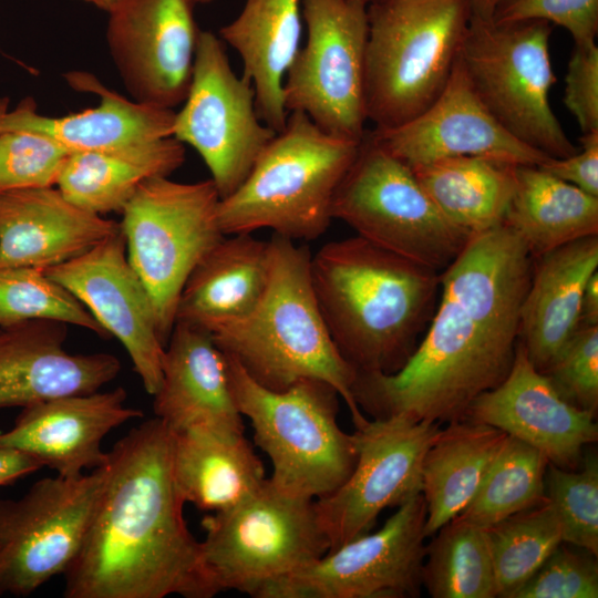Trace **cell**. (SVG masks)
Returning <instances> with one entry per match:
<instances>
[{"mask_svg": "<svg viewBox=\"0 0 598 598\" xmlns=\"http://www.w3.org/2000/svg\"><path fill=\"white\" fill-rule=\"evenodd\" d=\"M533 257L504 221L472 235L440 274L425 336L393 373L357 372L353 399L372 419L448 423L508 374Z\"/></svg>", "mask_w": 598, "mask_h": 598, "instance_id": "1", "label": "cell"}, {"mask_svg": "<svg viewBox=\"0 0 598 598\" xmlns=\"http://www.w3.org/2000/svg\"><path fill=\"white\" fill-rule=\"evenodd\" d=\"M172 431L144 421L107 452L104 483L65 598H210L217 595L187 527L172 473Z\"/></svg>", "mask_w": 598, "mask_h": 598, "instance_id": "2", "label": "cell"}, {"mask_svg": "<svg viewBox=\"0 0 598 598\" xmlns=\"http://www.w3.org/2000/svg\"><path fill=\"white\" fill-rule=\"evenodd\" d=\"M310 274L329 334L355 372L398 371L440 293V272L357 235L323 245L311 256Z\"/></svg>", "mask_w": 598, "mask_h": 598, "instance_id": "3", "label": "cell"}, {"mask_svg": "<svg viewBox=\"0 0 598 598\" xmlns=\"http://www.w3.org/2000/svg\"><path fill=\"white\" fill-rule=\"evenodd\" d=\"M270 277L260 301L245 317L210 332L260 385L281 391L300 379L331 384L346 402L354 427L367 417L357 405L355 370L341 357L326 327L311 283L307 246L272 234Z\"/></svg>", "mask_w": 598, "mask_h": 598, "instance_id": "4", "label": "cell"}, {"mask_svg": "<svg viewBox=\"0 0 598 598\" xmlns=\"http://www.w3.org/2000/svg\"><path fill=\"white\" fill-rule=\"evenodd\" d=\"M357 141L328 134L302 112L267 144L244 182L220 198L225 235L270 229L287 239L315 240L332 220L334 193L352 164Z\"/></svg>", "mask_w": 598, "mask_h": 598, "instance_id": "5", "label": "cell"}, {"mask_svg": "<svg viewBox=\"0 0 598 598\" xmlns=\"http://www.w3.org/2000/svg\"><path fill=\"white\" fill-rule=\"evenodd\" d=\"M365 104L375 127L403 124L445 87L472 0H375L367 6Z\"/></svg>", "mask_w": 598, "mask_h": 598, "instance_id": "6", "label": "cell"}, {"mask_svg": "<svg viewBox=\"0 0 598 598\" xmlns=\"http://www.w3.org/2000/svg\"><path fill=\"white\" fill-rule=\"evenodd\" d=\"M224 355L236 406L249 419L255 444L272 464L269 483L285 494L310 499L340 487L354 467L358 448L354 434L338 423L337 390L323 380L306 378L274 391Z\"/></svg>", "mask_w": 598, "mask_h": 598, "instance_id": "7", "label": "cell"}, {"mask_svg": "<svg viewBox=\"0 0 598 598\" xmlns=\"http://www.w3.org/2000/svg\"><path fill=\"white\" fill-rule=\"evenodd\" d=\"M551 30L539 20L499 24L473 14L458 58L481 102L511 135L546 156L564 158L579 147L549 102L556 81Z\"/></svg>", "mask_w": 598, "mask_h": 598, "instance_id": "8", "label": "cell"}, {"mask_svg": "<svg viewBox=\"0 0 598 598\" xmlns=\"http://www.w3.org/2000/svg\"><path fill=\"white\" fill-rule=\"evenodd\" d=\"M331 216L362 239L440 274L471 238L440 213L411 167L370 131L334 193Z\"/></svg>", "mask_w": 598, "mask_h": 598, "instance_id": "9", "label": "cell"}, {"mask_svg": "<svg viewBox=\"0 0 598 598\" xmlns=\"http://www.w3.org/2000/svg\"><path fill=\"white\" fill-rule=\"evenodd\" d=\"M209 179L181 183L169 176L143 182L122 210L128 260L145 286L166 346L183 287L204 256L226 235Z\"/></svg>", "mask_w": 598, "mask_h": 598, "instance_id": "10", "label": "cell"}, {"mask_svg": "<svg viewBox=\"0 0 598 598\" xmlns=\"http://www.w3.org/2000/svg\"><path fill=\"white\" fill-rule=\"evenodd\" d=\"M202 561L216 592L249 594L258 584L288 575L329 550L315 499L276 489L268 481L250 498L206 515Z\"/></svg>", "mask_w": 598, "mask_h": 598, "instance_id": "11", "label": "cell"}, {"mask_svg": "<svg viewBox=\"0 0 598 598\" xmlns=\"http://www.w3.org/2000/svg\"><path fill=\"white\" fill-rule=\"evenodd\" d=\"M306 44L283 81L286 111L302 112L322 131L360 142L365 104L367 6L354 0H302Z\"/></svg>", "mask_w": 598, "mask_h": 598, "instance_id": "12", "label": "cell"}, {"mask_svg": "<svg viewBox=\"0 0 598 598\" xmlns=\"http://www.w3.org/2000/svg\"><path fill=\"white\" fill-rule=\"evenodd\" d=\"M426 505L417 494L375 533L255 586V598H414L422 587Z\"/></svg>", "mask_w": 598, "mask_h": 598, "instance_id": "13", "label": "cell"}, {"mask_svg": "<svg viewBox=\"0 0 598 598\" xmlns=\"http://www.w3.org/2000/svg\"><path fill=\"white\" fill-rule=\"evenodd\" d=\"M104 465L44 477L18 499L0 498V597L29 596L69 568L90 526Z\"/></svg>", "mask_w": 598, "mask_h": 598, "instance_id": "14", "label": "cell"}, {"mask_svg": "<svg viewBox=\"0 0 598 598\" xmlns=\"http://www.w3.org/2000/svg\"><path fill=\"white\" fill-rule=\"evenodd\" d=\"M250 80L238 76L225 43L200 31L193 78L183 107L175 112L173 137L203 158L220 198L231 194L277 134L258 116Z\"/></svg>", "mask_w": 598, "mask_h": 598, "instance_id": "15", "label": "cell"}, {"mask_svg": "<svg viewBox=\"0 0 598 598\" xmlns=\"http://www.w3.org/2000/svg\"><path fill=\"white\" fill-rule=\"evenodd\" d=\"M440 425L393 416L367 419L355 427L358 456L351 474L334 492L315 499L329 550L369 533L385 508L421 494L423 460Z\"/></svg>", "mask_w": 598, "mask_h": 598, "instance_id": "16", "label": "cell"}, {"mask_svg": "<svg viewBox=\"0 0 598 598\" xmlns=\"http://www.w3.org/2000/svg\"><path fill=\"white\" fill-rule=\"evenodd\" d=\"M195 0H121L109 13L106 42L137 102L174 109L193 78L200 31Z\"/></svg>", "mask_w": 598, "mask_h": 598, "instance_id": "17", "label": "cell"}, {"mask_svg": "<svg viewBox=\"0 0 598 598\" xmlns=\"http://www.w3.org/2000/svg\"><path fill=\"white\" fill-rule=\"evenodd\" d=\"M45 272L122 343L145 391L154 395L161 384L165 344L152 299L128 260L122 230Z\"/></svg>", "mask_w": 598, "mask_h": 598, "instance_id": "18", "label": "cell"}, {"mask_svg": "<svg viewBox=\"0 0 598 598\" xmlns=\"http://www.w3.org/2000/svg\"><path fill=\"white\" fill-rule=\"evenodd\" d=\"M373 138L408 166L457 156H483L539 166L549 158L511 135L487 111L457 58L440 95L420 114L398 126L370 131Z\"/></svg>", "mask_w": 598, "mask_h": 598, "instance_id": "19", "label": "cell"}, {"mask_svg": "<svg viewBox=\"0 0 598 598\" xmlns=\"http://www.w3.org/2000/svg\"><path fill=\"white\" fill-rule=\"evenodd\" d=\"M595 416L566 401L519 342L506 378L478 395L464 415L529 444L565 470L578 468L585 446L598 440Z\"/></svg>", "mask_w": 598, "mask_h": 598, "instance_id": "20", "label": "cell"}, {"mask_svg": "<svg viewBox=\"0 0 598 598\" xmlns=\"http://www.w3.org/2000/svg\"><path fill=\"white\" fill-rule=\"evenodd\" d=\"M127 393L111 391L68 394L21 409L13 426L0 432V446L16 448L58 475L73 477L107 462L103 439L114 429L142 416L126 405Z\"/></svg>", "mask_w": 598, "mask_h": 598, "instance_id": "21", "label": "cell"}, {"mask_svg": "<svg viewBox=\"0 0 598 598\" xmlns=\"http://www.w3.org/2000/svg\"><path fill=\"white\" fill-rule=\"evenodd\" d=\"M68 326L31 321L0 329V409L90 393L114 380L121 362L110 353H71Z\"/></svg>", "mask_w": 598, "mask_h": 598, "instance_id": "22", "label": "cell"}, {"mask_svg": "<svg viewBox=\"0 0 598 598\" xmlns=\"http://www.w3.org/2000/svg\"><path fill=\"white\" fill-rule=\"evenodd\" d=\"M65 80L79 92L96 94L99 104L64 116H47L38 113L31 97L13 110L0 99V133L38 132L71 153L116 151L173 136L174 110L128 100L86 72H70Z\"/></svg>", "mask_w": 598, "mask_h": 598, "instance_id": "23", "label": "cell"}, {"mask_svg": "<svg viewBox=\"0 0 598 598\" xmlns=\"http://www.w3.org/2000/svg\"><path fill=\"white\" fill-rule=\"evenodd\" d=\"M120 230V223L80 208L58 187L2 192L0 269L47 271Z\"/></svg>", "mask_w": 598, "mask_h": 598, "instance_id": "24", "label": "cell"}, {"mask_svg": "<svg viewBox=\"0 0 598 598\" xmlns=\"http://www.w3.org/2000/svg\"><path fill=\"white\" fill-rule=\"evenodd\" d=\"M153 410L172 432L193 425L244 431L233 398L226 359L212 334L176 322L162 359V379Z\"/></svg>", "mask_w": 598, "mask_h": 598, "instance_id": "25", "label": "cell"}, {"mask_svg": "<svg viewBox=\"0 0 598 598\" xmlns=\"http://www.w3.org/2000/svg\"><path fill=\"white\" fill-rule=\"evenodd\" d=\"M598 269V236L585 237L533 258L518 322V342L545 373L580 326L585 286Z\"/></svg>", "mask_w": 598, "mask_h": 598, "instance_id": "26", "label": "cell"}, {"mask_svg": "<svg viewBox=\"0 0 598 598\" xmlns=\"http://www.w3.org/2000/svg\"><path fill=\"white\" fill-rule=\"evenodd\" d=\"M172 433L173 480L184 503L204 512L226 511L267 482L244 431L202 424Z\"/></svg>", "mask_w": 598, "mask_h": 598, "instance_id": "27", "label": "cell"}, {"mask_svg": "<svg viewBox=\"0 0 598 598\" xmlns=\"http://www.w3.org/2000/svg\"><path fill=\"white\" fill-rule=\"evenodd\" d=\"M270 267L269 241L251 234L226 235L187 278L179 296L176 322L210 333L245 317L265 293Z\"/></svg>", "mask_w": 598, "mask_h": 598, "instance_id": "28", "label": "cell"}, {"mask_svg": "<svg viewBox=\"0 0 598 598\" xmlns=\"http://www.w3.org/2000/svg\"><path fill=\"white\" fill-rule=\"evenodd\" d=\"M302 21V0H245L239 14L219 30L243 61L259 118L276 133L288 117L282 86L300 49Z\"/></svg>", "mask_w": 598, "mask_h": 598, "instance_id": "29", "label": "cell"}, {"mask_svg": "<svg viewBox=\"0 0 598 598\" xmlns=\"http://www.w3.org/2000/svg\"><path fill=\"white\" fill-rule=\"evenodd\" d=\"M184 162L185 146L173 136L116 151L73 152L56 187L90 213H122L143 182L169 176Z\"/></svg>", "mask_w": 598, "mask_h": 598, "instance_id": "30", "label": "cell"}, {"mask_svg": "<svg viewBox=\"0 0 598 598\" xmlns=\"http://www.w3.org/2000/svg\"><path fill=\"white\" fill-rule=\"evenodd\" d=\"M506 435L494 426L466 417L441 429L422 464L425 537L435 534L472 502Z\"/></svg>", "mask_w": 598, "mask_h": 598, "instance_id": "31", "label": "cell"}, {"mask_svg": "<svg viewBox=\"0 0 598 598\" xmlns=\"http://www.w3.org/2000/svg\"><path fill=\"white\" fill-rule=\"evenodd\" d=\"M533 258L598 236V197L535 165L516 167V186L504 220Z\"/></svg>", "mask_w": 598, "mask_h": 598, "instance_id": "32", "label": "cell"}, {"mask_svg": "<svg viewBox=\"0 0 598 598\" xmlns=\"http://www.w3.org/2000/svg\"><path fill=\"white\" fill-rule=\"evenodd\" d=\"M518 165L483 156H457L412 166L440 213L468 235L503 223Z\"/></svg>", "mask_w": 598, "mask_h": 598, "instance_id": "33", "label": "cell"}, {"mask_svg": "<svg viewBox=\"0 0 598 598\" xmlns=\"http://www.w3.org/2000/svg\"><path fill=\"white\" fill-rule=\"evenodd\" d=\"M432 536L422 567L432 598L497 597L486 528L455 517Z\"/></svg>", "mask_w": 598, "mask_h": 598, "instance_id": "34", "label": "cell"}, {"mask_svg": "<svg viewBox=\"0 0 598 598\" xmlns=\"http://www.w3.org/2000/svg\"><path fill=\"white\" fill-rule=\"evenodd\" d=\"M547 457L529 444L506 435L472 502L456 517L488 528L547 499Z\"/></svg>", "mask_w": 598, "mask_h": 598, "instance_id": "35", "label": "cell"}, {"mask_svg": "<svg viewBox=\"0 0 598 598\" xmlns=\"http://www.w3.org/2000/svg\"><path fill=\"white\" fill-rule=\"evenodd\" d=\"M497 597L513 598L563 542L548 499L486 528Z\"/></svg>", "mask_w": 598, "mask_h": 598, "instance_id": "36", "label": "cell"}, {"mask_svg": "<svg viewBox=\"0 0 598 598\" xmlns=\"http://www.w3.org/2000/svg\"><path fill=\"white\" fill-rule=\"evenodd\" d=\"M31 321L78 326L101 338H110L90 311L44 270L0 269V329Z\"/></svg>", "mask_w": 598, "mask_h": 598, "instance_id": "37", "label": "cell"}, {"mask_svg": "<svg viewBox=\"0 0 598 598\" xmlns=\"http://www.w3.org/2000/svg\"><path fill=\"white\" fill-rule=\"evenodd\" d=\"M545 495L561 525L563 542L598 556V458L584 453L576 470L548 463Z\"/></svg>", "mask_w": 598, "mask_h": 598, "instance_id": "38", "label": "cell"}, {"mask_svg": "<svg viewBox=\"0 0 598 598\" xmlns=\"http://www.w3.org/2000/svg\"><path fill=\"white\" fill-rule=\"evenodd\" d=\"M71 152L32 131L0 133V193L56 186Z\"/></svg>", "mask_w": 598, "mask_h": 598, "instance_id": "39", "label": "cell"}, {"mask_svg": "<svg viewBox=\"0 0 598 598\" xmlns=\"http://www.w3.org/2000/svg\"><path fill=\"white\" fill-rule=\"evenodd\" d=\"M597 597V556L561 542L513 598Z\"/></svg>", "mask_w": 598, "mask_h": 598, "instance_id": "40", "label": "cell"}, {"mask_svg": "<svg viewBox=\"0 0 598 598\" xmlns=\"http://www.w3.org/2000/svg\"><path fill=\"white\" fill-rule=\"evenodd\" d=\"M576 408H598V324H580L544 373Z\"/></svg>", "mask_w": 598, "mask_h": 598, "instance_id": "41", "label": "cell"}, {"mask_svg": "<svg viewBox=\"0 0 598 598\" xmlns=\"http://www.w3.org/2000/svg\"><path fill=\"white\" fill-rule=\"evenodd\" d=\"M491 20L499 24L545 21L566 29L575 44H589L598 33V0H498Z\"/></svg>", "mask_w": 598, "mask_h": 598, "instance_id": "42", "label": "cell"}, {"mask_svg": "<svg viewBox=\"0 0 598 598\" xmlns=\"http://www.w3.org/2000/svg\"><path fill=\"white\" fill-rule=\"evenodd\" d=\"M564 104L582 134L598 132V47L575 44L565 76Z\"/></svg>", "mask_w": 598, "mask_h": 598, "instance_id": "43", "label": "cell"}, {"mask_svg": "<svg viewBox=\"0 0 598 598\" xmlns=\"http://www.w3.org/2000/svg\"><path fill=\"white\" fill-rule=\"evenodd\" d=\"M580 148L564 158L549 157L540 167L550 175L598 197V132L582 134Z\"/></svg>", "mask_w": 598, "mask_h": 598, "instance_id": "44", "label": "cell"}, {"mask_svg": "<svg viewBox=\"0 0 598 598\" xmlns=\"http://www.w3.org/2000/svg\"><path fill=\"white\" fill-rule=\"evenodd\" d=\"M42 468L33 457L16 448L0 446V486L9 485L19 478Z\"/></svg>", "mask_w": 598, "mask_h": 598, "instance_id": "45", "label": "cell"}, {"mask_svg": "<svg viewBox=\"0 0 598 598\" xmlns=\"http://www.w3.org/2000/svg\"><path fill=\"white\" fill-rule=\"evenodd\" d=\"M580 324H598V270L590 276L582 292Z\"/></svg>", "mask_w": 598, "mask_h": 598, "instance_id": "46", "label": "cell"}, {"mask_svg": "<svg viewBox=\"0 0 598 598\" xmlns=\"http://www.w3.org/2000/svg\"><path fill=\"white\" fill-rule=\"evenodd\" d=\"M498 0H472L473 14L483 19H491Z\"/></svg>", "mask_w": 598, "mask_h": 598, "instance_id": "47", "label": "cell"}, {"mask_svg": "<svg viewBox=\"0 0 598 598\" xmlns=\"http://www.w3.org/2000/svg\"><path fill=\"white\" fill-rule=\"evenodd\" d=\"M110 12L121 0H82Z\"/></svg>", "mask_w": 598, "mask_h": 598, "instance_id": "48", "label": "cell"}, {"mask_svg": "<svg viewBox=\"0 0 598 598\" xmlns=\"http://www.w3.org/2000/svg\"><path fill=\"white\" fill-rule=\"evenodd\" d=\"M197 4H207L213 2L214 0H195Z\"/></svg>", "mask_w": 598, "mask_h": 598, "instance_id": "49", "label": "cell"}, {"mask_svg": "<svg viewBox=\"0 0 598 598\" xmlns=\"http://www.w3.org/2000/svg\"><path fill=\"white\" fill-rule=\"evenodd\" d=\"M354 1H358V2H361V3L365 4V6H368L369 3H371V2H373L375 0H354Z\"/></svg>", "mask_w": 598, "mask_h": 598, "instance_id": "50", "label": "cell"}]
</instances>
